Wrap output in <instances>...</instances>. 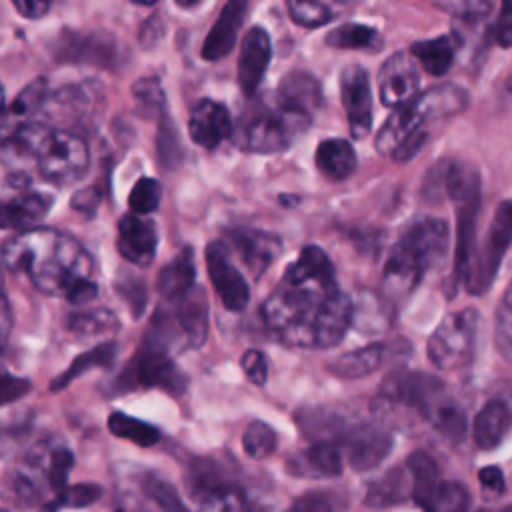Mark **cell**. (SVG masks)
<instances>
[{
  "label": "cell",
  "instance_id": "6da1fadb",
  "mask_svg": "<svg viewBox=\"0 0 512 512\" xmlns=\"http://www.w3.org/2000/svg\"><path fill=\"white\" fill-rule=\"evenodd\" d=\"M268 330L292 348H332L352 324L354 306L338 288L334 266L318 246L300 256L262 304Z\"/></svg>",
  "mask_w": 512,
  "mask_h": 512
},
{
  "label": "cell",
  "instance_id": "7a4b0ae2",
  "mask_svg": "<svg viewBox=\"0 0 512 512\" xmlns=\"http://www.w3.org/2000/svg\"><path fill=\"white\" fill-rule=\"evenodd\" d=\"M2 264L26 274L44 294L88 304L98 296L96 266L90 254L70 236L34 228L8 238L0 248Z\"/></svg>",
  "mask_w": 512,
  "mask_h": 512
},
{
  "label": "cell",
  "instance_id": "3957f363",
  "mask_svg": "<svg viewBox=\"0 0 512 512\" xmlns=\"http://www.w3.org/2000/svg\"><path fill=\"white\" fill-rule=\"evenodd\" d=\"M448 242L450 230L446 220L424 216L410 222L386 260L384 286L392 294L406 296L426 270L442 262Z\"/></svg>",
  "mask_w": 512,
  "mask_h": 512
},
{
  "label": "cell",
  "instance_id": "277c9868",
  "mask_svg": "<svg viewBox=\"0 0 512 512\" xmlns=\"http://www.w3.org/2000/svg\"><path fill=\"white\" fill-rule=\"evenodd\" d=\"M310 120L308 114L284 106L276 96L272 100L256 98L232 124V140L248 152H280L306 132Z\"/></svg>",
  "mask_w": 512,
  "mask_h": 512
},
{
  "label": "cell",
  "instance_id": "5b68a950",
  "mask_svg": "<svg viewBox=\"0 0 512 512\" xmlns=\"http://www.w3.org/2000/svg\"><path fill=\"white\" fill-rule=\"evenodd\" d=\"M468 92L454 84H440L418 94L408 104L394 108L376 134L374 146L382 156H392L404 140L426 130V122L460 114L468 106Z\"/></svg>",
  "mask_w": 512,
  "mask_h": 512
},
{
  "label": "cell",
  "instance_id": "8992f818",
  "mask_svg": "<svg viewBox=\"0 0 512 512\" xmlns=\"http://www.w3.org/2000/svg\"><path fill=\"white\" fill-rule=\"evenodd\" d=\"M480 314L474 308H464L444 316L428 338V358L440 370L464 368L476 348Z\"/></svg>",
  "mask_w": 512,
  "mask_h": 512
},
{
  "label": "cell",
  "instance_id": "52a82bcc",
  "mask_svg": "<svg viewBox=\"0 0 512 512\" xmlns=\"http://www.w3.org/2000/svg\"><path fill=\"white\" fill-rule=\"evenodd\" d=\"M34 162L44 180L62 186L78 180L88 170L90 154L80 136L50 128Z\"/></svg>",
  "mask_w": 512,
  "mask_h": 512
},
{
  "label": "cell",
  "instance_id": "ba28073f",
  "mask_svg": "<svg viewBox=\"0 0 512 512\" xmlns=\"http://www.w3.org/2000/svg\"><path fill=\"white\" fill-rule=\"evenodd\" d=\"M510 244H512V198L498 204L492 216V222L488 226L484 244L474 254L472 270L466 280V286L472 294H482L492 286Z\"/></svg>",
  "mask_w": 512,
  "mask_h": 512
},
{
  "label": "cell",
  "instance_id": "9c48e42d",
  "mask_svg": "<svg viewBox=\"0 0 512 512\" xmlns=\"http://www.w3.org/2000/svg\"><path fill=\"white\" fill-rule=\"evenodd\" d=\"M122 390L134 388H162L174 396H180L186 390V376L174 364L170 354L162 348L142 344L126 370L118 378Z\"/></svg>",
  "mask_w": 512,
  "mask_h": 512
},
{
  "label": "cell",
  "instance_id": "30bf717a",
  "mask_svg": "<svg viewBox=\"0 0 512 512\" xmlns=\"http://www.w3.org/2000/svg\"><path fill=\"white\" fill-rule=\"evenodd\" d=\"M50 210V198L30 188L26 172H16L0 190V228L34 230Z\"/></svg>",
  "mask_w": 512,
  "mask_h": 512
},
{
  "label": "cell",
  "instance_id": "8fae6325",
  "mask_svg": "<svg viewBox=\"0 0 512 512\" xmlns=\"http://www.w3.org/2000/svg\"><path fill=\"white\" fill-rule=\"evenodd\" d=\"M206 268L214 292L226 310L238 312L250 300V288L238 268L232 264L228 250L222 242L214 240L206 246Z\"/></svg>",
  "mask_w": 512,
  "mask_h": 512
},
{
  "label": "cell",
  "instance_id": "7c38bea8",
  "mask_svg": "<svg viewBox=\"0 0 512 512\" xmlns=\"http://www.w3.org/2000/svg\"><path fill=\"white\" fill-rule=\"evenodd\" d=\"M446 394L444 384L424 372H396L382 382V396L418 410L422 416Z\"/></svg>",
  "mask_w": 512,
  "mask_h": 512
},
{
  "label": "cell",
  "instance_id": "4fadbf2b",
  "mask_svg": "<svg viewBox=\"0 0 512 512\" xmlns=\"http://www.w3.org/2000/svg\"><path fill=\"white\" fill-rule=\"evenodd\" d=\"M340 94L346 110L350 134L354 138H364L372 130V86L368 72L350 64L340 74Z\"/></svg>",
  "mask_w": 512,
  "mask_h": 512
},
{
  "label": "cell",
  "instance_id": "5bb4252c",
  "mask_svg": "<svg viewBox=\"0 0 512 512\" xmlns=\"http://www.w3.org/2000/svg\"><path fill=\"white\" fill-rule=\"evenodd\" d=\"M420 90V70L410 52L392 54L380 68L378 94L384 106L400 108L414 100Z\"/></svg>",
  "mask_w": 512,
  "mask_h": 512
},
{
  "label": "cell",
  "instance_id": "9a60e30c",
  "mask_svg": "<svg viewBox=\"0 0 512 512\" xmlns=\"http://www.w3.org/2000/svg\"><path fill=\"white\" fill-rule=\"evenodd\" d=\"M348 464L356 472H368L384 462L392 450V436L378 424H360L342 434Z\"/></svg>",
  "mask_w": 512,
  "mask_h": 512
},
{
  "label": "cell",
  "instance_id": "2e32d148",
  "mask_svg": "<svg viewBox=\"0 0 512 512\" xmlns=\"http://www.w3.org/2000/svg\"><path fill=\"white\" fill-rule=\"evenodd\" d=\"M50 128L42 122L24 120L0 128V160L16 172L36 158L40 144L44 142Z\"/></svg>",
  "mask_w": 512,
  "mask_h": 512
},
{
  "label": "cell",
  "instance_id": "e0dca14e",
  "mask_svg": "<svg viewBox=\"0 0 512 512\" xmlns=\"http://www.w3.org/2000/svg\"><path fill=\"white\" fill-rule=\"evenodd\" d=\"M270 58L272 42L268 32L260 26H252L242 40L238 56V84L246 96H252L258 90Z\"/></svg>",
  "mask_w": 512,
  "mask_h": 512
},
{
  "label": "cell",
  "instance_id": "ac0fdd59",
  "mask_svg": "<svg viewBox=\"0 0 512 512\" xmlns=\"http://www.w3.org/2000/svg\"><path fill=\"white\" fill-rule=\"evenodd\" d=\"M46 490L50 488L42 468L32 456H28L22 464L6 474L0 484V498L10 506L30 508L42 502Z\"/></svg>",
  "mask_w": 512,
  "mask_h": 512
},
{
  "label": "cell",
  "instance_id": "d6986e66",
  "mask_svg": "<svg viewBox=\"0 0 512 512\" xmlns=\"http://www.w3.org/2000/svg\"><path fill=\"white\" fill-rule=\"evenodd\" d=\"M188 132L198 146L206 150L218 148L232 136V120L226 106L210 98L200 100L190 112Z\"/></svg>",
  "mask_w": 512,
  "mask_h": 512
},
{
  "label": "cell",
  "instance_id": "ffe728a7",
  "mask_svg": "<svg viewBox=\"0 0 512 512\" xmlns=\"http://www.w3.org/2000/svg\"><path fill=\"white\" fill-rule=\"evenodd\" d=\"M156 246L158 234L152 220L138 214H126L120 218L118 250L122 258L136 266H148L156 256Z\"/></svg>",
  "mask_w": 512,
  "mask_h": 512
},
{
  "label": "cell",
  "instance_id": "44dd1931",
  "mask_svg": "<svg viewBox=\"0 0 512 512\" xmlns=\"http://www.w3.org/2000/svg\"><path fill=\"white\" fill-rule=\"evenodd\" d=\"M168 312L176 330L184 338V342L192 348H200L208 336V302L206 294L200 286H194L180 300L170 304Z\"/></svg>",
  "mask_w": 512,
  "mask_h": 512
},
{
  "label": "cell",
  "instance_id": "7402d4cb",
  "mask_svg": "<svg viewBox=\"0 0 512 512\" xmlns=\"http://www.w3.org/2000/svg\"><path fill=\"white\" fill-rule=\"evenodd\" d=\"M230 240L236 246L242 262L258 278L282 250V240L266 230L238 228L230 232Z\"/></svg>",
  "mask_w": 512,
  "mask_h": 512
},
{
  "label": "cell",
  "instance_id": "603a6c76",
  "mask_svg": "<svg viewBox=\"0 0 512 512\" xmlns=\"http://www.w3.org/2000/svg\"><path fill=\"white\" fill-rule=\"evenodd\" d=\"M342 468V452L328 440H318L288 460L290 474L302 478H336L342 474Z\"/></svg>",
  "mask_w": 512,
  "mask_h": 512
},
{
  "label": "cell",
  "instance_id": "cb8c5ba5",
  "mask_svg": "<svg viewBox=\"0 0 512 512\" xmlns=\"http://www.w3.org/2000/svg\"><path fill=\"white\" fill-rule=\"evenodd\" d=\"M246 8H248V4L242 0H232L222 8L220 16L216 18V22L212 24L210 32L204 38V44H202L204 60L214 62V60H220L230 54V50L236 44V36L242 26Z\"/></svg>",
  "mask_w": 512,
  "mask_h": 512
},
{
  "label": "cell",
  "instance_id": "d4e9b609",
  "mask_svg": "<svg viewBox=\"0 0 512 512\" xmlns=\"http://www.w3.org/2000/svg\"><path fill=\"white\" fill-rule=\"evenodd\" d=\"M512 428V408L504 400L486 402L472 422L474 442L482 450L496 448Z\"/></svg>",
  "mask_w": 512,
  "mask_h": 512
},
{
  "label": "cell",
  "instance_id": "484cf974",
  "mask_svg": "<svg viewBox=\"0 0 512 512\" xmlns=\"http://www.w3.org/2000/svg\"><path fill=\"white\" fill-rule=\"evenodd\" d=\"M158 292L164 302L172 304L188 294L196 286V266H194V252L184 248L178 252L158 274L156 280Z\"/></svg>",
  "mask_w": 512,
  "mask_h": 512
},
{
  "label": "cell",
  "instance_id": "4316f807",
  "mask_svg": "<svg viewBox=\"0 0 512 512\" xmlns=\"http://www.w3.org/2000/svg\"><path fill=\"white\" fill-rule=\"evenodd\" d=\"M276 98L284 106L308 114L312 118V114L318 110L322 102V90L314 76L306 72H290L282 78Z\"/></svg>",
  "mask_w": 512,
  "mask_h": 512
},
{
  "label": "cell",
  "instance_id": "83f0119b",
  "mask_svg": "<svg viewBox=\"0 0 512 512\" xmlns=\"http://www.w3.org/2000/svg\"><path fill=\"white\" fill-rule=\"evenodd\" d=\"M316 168L326 176L328 180L340 182L354 174L358 166V158L354 152V146L344 138H328L322 140L316 148Z\"/></svg>",
  "mask_w": 512,
  "mask_h": 512
},
{
  "label": "cell",
  "instance_id": "f1b7e54d",
  "mask_svg": "<svg viewBox=\"0 0 512 512\" xmlns=\"http://www.w3.org/2000/svg\"><path fill=\"white\" fill-rule=\"evenodd\" d=\"M408 496L412 498V480L406 466H398L368 486L364 502L370 508H390L404 502Z\"/></svg>",
  "mask_w": 512,
  "mask_h": 512
},
{
  "label": "cell",
  "instance_id": "f546056e",
  "mask_svg": "<svg viewBox=\"0 0 512 512\" xmlns=\"http://www.w3.org/2000/svg\"><path fill=\"white\" fill-rule=\"evenodd\" d=\"M410 56L430 76H444L456 58V38L446 34L430 40H420L410 46Z\"/></svg>",
  "mask_w": 512,
  "mask_h": 512
},
{
  "label": "cell",
  "instance_id": "4dcf8cb0",
  "mask_svg": "<svg viewBox=\"0 0 512 512\" xmlns=\"http://www.w3.org/2000/svg\"><path fill=\"white\" fill-rule=\"evenodd\" d=\"M30 456L38 462L42 468L48 488L56 494L68 486V476L74 466V454L70 448L60 444H42L30 452Z\"/></svg>",
  "mask_w": 512,
  "mask_h": 512
},
{
  "label": "cell",
  "instance_id": "1f68e13d",
  "mask_svg": "<svg viewBox=\"0 0 512 512\" xmlns=\"http://www.w3.org/2000/svg\"><path fill=\"white\" fill-rule=\"evenodd\" d=\"M384 356L386 348L382 344H368L334 358L328 368L340 378H362L372 374L384 362Z\"/></svg>",
  "mask_w": 512,
  "mask_h": 512
},
{
  "label": "cell",
  "instance_id": "d6a6232c",
  "mask_svg": "<svg viewBox=\"0 0 512 512\" xmlns=\"http://www.w3.org/2000/svg\"><path fill=\"white\" fill-rule=\"evenodd\" d=\"M424 418L434 426L436 432H440L450 442H462L468 432V420L466 412L460 408L456 400H452L448 394H444L426 414Z\"/></svg>",
  "mask_w": 512,
  "mask_h": 512
},
{
  "label": "cell",
  "instance_id": "836d02e7",
  "mask_svg": "<svg viewBox=\"0 0 512 512\" xmlns=\"http://www.w3.org/2000/svg\"><path fill=\"white\" fill-rule=\"evenodd\" d=\"M406 470L412 480V498L416 504L424 506L428 496L434 492V488L440 484V470L434 458L422 450H416L406 460Z\"/></svg>",
  "mask_w": 512,
  "mask_h": 512
},
{
  "label": "cell",
  "instance_id": "e575fe53",
  "mask_svg": "<svg viewBox=\"0 0 512 512\" xmlns=\"http://www.w3.org/2000/svg\"><path fill=\"white\" fill-rule=\"evenodd\" d=\"M324 42L328 46L340 48V50H374V48L378 50L380 34L372 26L348 22V24H342V26L334 28L332 32H328Z\"/></svg>",
  "mask_w": 512,
  "mask_h": 512
},
{
  "label": "cell",
  "instance_id": "d590c367",
  "mask_svg": "<svg viewBox=\"0 0 512 512\" xmlns=\"http://www.w3.org/2000/svg\"><path fill=\"white\" fill-rule=\"evenodd\" d=\"M116 356V344L114 342H104V344H98L96 348L84 352L82 356H78L68 368L66 372H62L58 378L52 380V390H60L64 386H68L74 378L86 374L88 370L92 368H106L112 364Z\"/></svg>",
  "mask_w": 512,
  "mask_h": 512
},
{
  "label": "cell",
  "instance_id": "8d00e7d4",
  "mask_svg": "<svg viewBox=\"0 0 512 512\" xmlns=\"http://www.w3.org/2000/svg\"><path fill=\"white\" fill-rule=\"evenodd\" d=\"M470 502V492L462 482L440 480L422 508L424 512H468Z\"/></svg>",
  "mask_w": 512,
  "mask_h": 512
},
{
  "label": "cell",
  "instance_id": "74e56055",
  "mask_svg": "<svg viewBox=\"0 0 512 512\" xmlns=\"http://www.w3.org/2000/svg\"><path fill=\"white\" fill-rule=\"evenodd\" d=\"M108 430L124 440H130L138 446H154L160 440V430L140 418L128 416L124 412H112L108 416Z\"/></svg>",
  "mask_w": 512,
  "mask_h": 512
},
{
  "label": "cell",
  "instance_id": "f35d334b",
  "mask_svg": "<svg viewBox=\"0 0 512 512\" xmlns=\"http://www.w3.org/2000/svg\"><path fill=\"white\" fill-rule=\"evenodd\" d=\"M142 494L160 510V512H188L178 490L162 476L146 472L138 480Z\"/></svg>",
  "mask_w": 512,
  "mask_h": 512
},
{
  "label": "cell",
  "instance_id": "ab89813d",
  "mask_svg": "<svg viewBox=\"0 0 512 512\" xmlns=\"http://www.w3.org/2000/svg\"><path fill=\"white\" fill-rule=\"evenodd\" d=\"M66 328L78 336H100L118 330V318L114 312L98 308L88 312H76L66 318Z\"/></svg>",
  "mask_w": 512,
  "mask_h": 512
},
{
  "label": "cell",
  "instance_id": "60d3db41",
  "mask_svg": "<svg viewBox=\"0 0 512 512\" xmlns=\"http://www.w3.org/2000/svg\"><path fill=\"white\" fill-rule=\"evenodd\" d=\"M198 512H248V500L240 488L216 484L202 494Z\"/></svg>",
  "mask_w": 512,
  "mask_h": 512
},
{
  "label": "cell",
  "instance_id": "b9f144b4",
  "mask_svg": "<svg viewBox=\"0 0 512 512\" xmlns=\"http://www.w3.org/2000/svg\"><path fill=\"white\" fill-rule=\"evenodd\" d=\"M276 442L274 428L262 420L250 422L242 434V448L254 460L268 458L276 450Z\"/></svg>",
  "mask_w": 512,
  "mask_h": 512
},
{
  "label": "cell",
  "instance_id": "7bdbcfd3",
  "mask_svg": "<svg viewBox=\"0 0 512 512\" xmlns=\"http://www.w3.org/2000/svg\"><path fill=\"white\" fill-rule=\"evenodd\" d=\"M102 496V486L98 484H74L60 490L48 504L46 512H58L68 508H88Z\"/></svg>",
  "mask_w": 512,
  "mask_h": 512
},
{
  "label": "cell",
  "instance_id": "ee69618b",
  "mask_svg": "<svg viewBox=\"0 0 512 512\" xmlns=\"http://www.w3.org/2000/svg\"><path fill=\"white\" fill-rule=\"evenodd\" d=\"M290 18L304 28H318L332 20V10L322 2H306V0H290L288 2Z\"/></svg>",
  "mask_w": 512,
  "mask_h": 512
},
{
  "label": "cell",
  "instance_id": "f6af8a7d",
  "mask_svg": "<svg viewBox=\"0 0 512 512\" xmlns=\"http://www.w3.org/2000/svg\"><path fill=\"white\" fill-rule=\"evenodd\" d=\"M128 204L134 214H150L158 208L160 204V184L154 178L142 176L130 190Z\"/></svg>",
  "mask_w": 512,
  "mask_h": 512
},
{
  "label": "cell",
  "instance_id": "bcb514c9",
  "mask_svg": "<svg viewBox=\"0 0 512 512\" xmlns=\"http://www.w3.org/2000/svg\"><path fill=\"white\" fill-rule=\"evenodd\" d=\"M134 100H136L138 114L146 118L156 116L164 106L162 88L154 78H140L134 84Z\"/></svg>",
  "mask_w": 512,
  "mask_h": 512
},
{
  "label": "cell",
  "instance_id": "7dc6e473",
  "mask_svg": "<svg viewBox=\"0 0 512 512\" xmlns=\"http://www.w3.org/2000/svg\"><path fill=\"white\" fill-rule=\"evenodd\" d=\"M494 342L498 348V354L504 360H512V298L506 292L502 298L498 312H496V330H494Z\"/></svg>",
  "mask_w": 512,
  "mask_h": 512
},
{
  "label": "cell",
  "instance_id": "c3c4849f",
  "mask_svg": "<svg viewBox=\"0 0 512 512\" xmlns=\"http://www.w3.org/2000/svg\"><path fill=\"white\" fill-rule=\"evenodd\" d=\"M46 98H48V84L44 78H36L28 86H24L22 92L16 96V100L12 102V112L30 114L38 110Z\"/></svg>",
  "mask_w": 512,
  "mask_h": 512
},
{
  "label": "cell",
  "instance_id": "681fc988",
  "mask_svg": "<svg viewBox=\"0 0 512 512\" xmlns=\"http://www.w3.org/2000/svg\"><path fill=\"white\" fill-rule=\"evenodd\" d=\"M434 6L458 18H482L492 10V2H484V0H450V2H434Z\"/></svg>",
  "mask_w": 512,
  "mask_h": 512
},
{
  "label": "cell",
  "instance_id": "f907efd6",
  "mask_svg": "<svg viewBox=\"0 0 512 512\" xmlns=\"http://www.w3.org/2000/svg\"><path fill=\"white\" fill-rule=\"evenodd\" d=\"M242 370L246 374V378L256 384V386H264L266 384V378H268V364H266V358L260 350H246L242 354Z\"/></svg>",
  "mask_w": 512,
  "mask_h": 512
},
{
  "label": "cell",
  "instance_id": "816d5d0a",
  "mask_svg": "<svg viewBox=\"0 0 512 512\" xmlns=\"http://www.w3.org/2000/svg\"><path fill=\"white\" fill-rule=\"evenodd\" d=\"M32 390V382L28 378L0 374V406H6L14 400H20Z\"/></svg>",
  "mask_w": 512,
  "mask_h": 512
},
{
  "label": "cell",
  "instance_id": "f5cc1de1",
  "mask_svg": "<svg viewBox=\"0 0 512 512\" xmlns=\"http://www.w3.org/2000/svg\"><path fill=\"white\" fill-rule=\"evenodd\" d=\"M478 480H480V488H482V496L486 500H496L504 494L506 482H504V474L498 466H484L478 472Z\"/></svg>",
  "mask_w": 512,
  "mask_h": 512
},
{
  "label": "cell",
  "instance_id": "db71d44e",
  "mask_svg": "<svg viewBox=\"0 0 512 512\" xmlns=\"http://www.w3.org/2000/svg\"><path fill=\"white\" fill-rule=\"evenodd\" d=\"M286 512H334L332 502L322 492H306L298 496Z\"/></svg>",
  "mask_w": 512,
  "mask_h": 512
},
{
  "label": "cell",
  "instance_id": "11a10c76",
  "mask_svg": "<svg viewBox=\"0 0 512 512\" xmlns=\"http://www.w3.org/2000/svg\"><path fill=\"white\" fill-rule=\"evenodd\" d=\"M494 40L502 46V48H512V0L502 2L498 18L494 22Z\"/></svg>",
  "mask_w": 512,
  "mask_h": 512
},
{
  "label": "cell",
  "instance_id": "9f6ffc18",
  "mask_svg": "<svg viewBox=\"0 0 512 512\" xmlns=\"http://www.w3.org/2000/svg\"><path fill=\"white\" fill-rule=\"evenodd\" d=\"M10 330H12V310H10L8 298H6V294H4V288H2V274H0V358H2V354H4V348H6V342H8Z\"/></svg>",
  "mask_w": 512,
  "mask_h": 512
},
{
  "label": "cell",
  "instance_id": "6f0895ef",
  "mask_svg": "<svg viewBox=\"0 0 512 512\" xmlns=\"http://www.w3.org/2000/svg\"><path fill=\"white\" fill-rule=\"evenodd\" d=\"M98 202H100V192H98V188L90 186V188H84L74 194L72 208L78 212H84V214H94Z\"/></svg>",
  "mask_w": 512,
  "mask_h": 512
},
{
  "label": "cell",
  "instance_id": "680465c9",
  "mask_svg": "<svg viewBox=\"0 0 512 512\" xmlns=\"http://www.w3.org/2000/svg\"><path fill=\"white\" fill-rule=\"evenodd\" d=\"M14 8L24 16V18H42L50 10V2H40V0H14Z\"/></svg>",
  "mask_w": 512,
  "mask_h": 512
},
{
  "label": "cell",
  "instance_id": "91938a15",
  "mask_svg": "<svg viewBox=\"0 0 512 512\" xmlns=\"http://www.w3.org/2000/svg\"><path fill=\"white\" fill-rule=\"evenodd\" d=\"M4 110V88H2V84H0V112Z\"/></svg>",
  "mask_w": 512,
  "mask_h": 512
},
{
  "label": "cell",
  "instance_id": "94428289",
  "mask_svg": "<svg viewBox=\"0 0 512 512\" xmlns=\"http://www.w3.org/2000/svg\"><path fill=\"white\" fill-rule=\"evenodd\" d=\"M0 512H12V510H6V508H0Z\"/></svg>",
  "mask_w": 512,
  "mask_h": 512
},
{
  "label": "cell",
  "instance_id": "6125c7cd",
  "mask_svg": "<svg viewBox=\"0 0 512 512\" xmlns=\"http://www.w3.org/2000/svg\"><path fill=\"white\" fill-rule=\"evenodd\" d=\"M504 512H512V506H508V508H506V510H504Z\"/></svg>",
  "mask_w": 512,
  "mask_h": 512
},
{
  "label": "cell",
  "instance_id": "be15d7a7",
  "mask_svg": "<svg viewBox=\"0 0 512 512\" xmlns=\"http://www.w3.org/2000/svg\"><path fill=\"white\" fill-rule=\"evenodd\" d=\"M508 294H510V298H512V288H510V290H508Z\"/></svg>",
  "mask_w": 512,
  "mask_h": 512
},
{
  "label": "cell",
  "instance_id": "e7e4bbea",
  "mask_svg": "<svg viewBox=\"0 0 512 512\" xmlns=\"http://www.w3.org/2000/svg\"><path fill=\"white\" fill-rule=\"evenodd\" d=\"M478 512H486V510H478Z\"/></svg>",
  "mask_w": 512,
  "mask_h": 512
}]
</instances>
